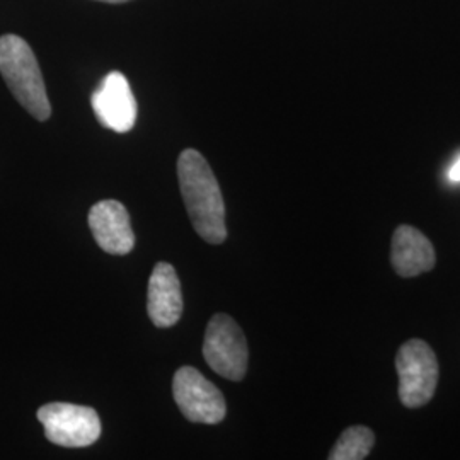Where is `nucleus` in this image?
I'll use <instances>...</instances> for the list:
<instances>
[{"mask_svg": "<svg viewBox=\"0 0 460 460\" xmlns=\"http://www.w3.org/2000/svg\"><path fill=\"white\" fill-rule=\"evenodd\" d=\"M38 420L51 444L81 448L96 444L101 435L98 412L70 402H49L38 410Z\"/></svg>", "mask_w": 460, "mask_h": 460, "instance_id": "obj_5", "label": "nucleus"}, {"mask_svg": "<svg viewBox=\"0 0 460 460\" xmlns=\"http://www.w3.org/2000/svg\"><path fill=\"white\" fill-rule=\"evenodd\" d=\"M99 2H108V4H123V2H128V0H99Z\"/></svg>", "mask_w": 460, "mask_h": 460, "instance_id": "obj_13", "label": "nucleus"}, {"mask_svg": "<svg viewBox=\"0 0 460 460\" xmlns=\"http://www.w3.org/2000/svg\"><path fill=\"white\" fill-rule=\"evenodd\" d=\"M448 181L460 182V157L452 164L448 171Z\"/></svg>", "mask_w": 460, "mask_h": 460, "instance_id": "obj_12", "label": "nucleus"}, {"mask_svg": "<svg viewBox=\"0 0 460 460\" xmlns=\"http://www.w3.org/2000/svg\"><path fill=\"white\" fill-rule=\"evenodd\" d=\"M203 357L208 367L222 377L239 382L246 377L247 341L243 329L227 314H217L205 332Z\"/></svg>", "mask_w": 460, "mask_h": 460, "instance_id": "obj_4", "label": "nucleus"}, {"mask_svg": "<svg viewBox=\"0 0 460 460\" xmlns=\"http://www.w3.org/2000/svg\"><path fill=\"white\" fill-rule=\"evenodd\" d=\"M89 227L98 246L110 254H128L135 246L130 215L116 199H102L91 208Z\"/></svg>", "mask_w": 460, "mask_h": 460, "instance_id": "obj_8", "label": "nucleus"}, {"mask_svg": "<svg viewBox=\"0 0 460 460\" xmlns=\"http://www.w3.org/2000/svg\"><path fill=\"white\" fill-rule=\"evenodd\" d=\"M391 261L399 277L412 279L431 271L437 263V256L425 234L411 226H399L393 235Z\"/></svg>", "mask_w": 460, "mask_h": 460, "instance_id": "obj_10", "label": "nucleus"}, {"mask_svg": "<svg viewBox=\"0 0 460 460\" xmlns=\"http://www.w3.org/2000/svg\"><path fill=\"white\" fill-rule=\"evenodd\" d=\"M172 394L184 418L191 423L217 425L226 418V397L193 367H182L176 372Z\"/></svg>", "mask_w": 460, "mask_h": 460, "instance_id": "obj_6", "label": "nucleus"}, {"mask_svg": "<svg viewBox=\"0 0 460 460\" xmlns=\"http://www.w3.org/2000/svg\"><path fill=\"white\" fill-rule=\"evenodd\" d=\"M178 178L198 235L208 244H222L227 239L226 205L212 167L198 150L186 148L178 161Z\"/></svg>", "mask_w": 460, "mask_h": 460, "instance_id": "obj_1", "label": "nucleus"}, {"mask_svg": "<svg viewBox=\"0 0 460 460\" xmlns=\"http://www.w3.org/2000/svg\"><path fill=\"white\" fill-rule=\"evenodd\" d=\"M0 74L17 102L36 118L51 116L49 94L31 47L16 34L0 36Z\"/></svg>", "mask_w": 460, "mask_h": 460, "instance_id": "obj_2", "label": "nucleus"}, {"mask_svg": "<svg viewBox=\"0 0 460 460\" xmlns=\"http://www.w3.org/2000/svg\"><path fill=\"white\" fill-rule=\"evenodd\" d=\"M91 104L99 123L113 132H130L137 121V101L121 72H110L94 91Z\"/></svg>", "mask_w": 460, "mask_h": 460, "instance_id": "obj_7", "label": "nucleus"}, {"mask_svg": "<svg viewBox=\"0 0 460 460\" xmlns=\"http://www.w3.org/2000/svg\"><path fill=\"white\" fill-rule=\"evenodd\" d=\"M376 444V435L370 428H346L332 447L329 460H362L368 457Z\"/></svg>", "mask_w": 460, "mask_h": 460, "instance_id": "obj_11", "label": "nucleus"}, {"mask_svg": "<svg viewBox=\"0 0 460 460\" xmlns=\"http://www.w3.org/2000/svg\"><path fill=\"white\" fill-rule=\"evenodd\" d=\"M147 311L155 328L174 326L182 313L181 283L174 266L157 263L148 279Z\"/></svg>", "mask_w": 460, "mask_h": 460, "instance_id": "obj_9", "label": "nucleus"}, {"mask_svg": "<svg viewBox=\"0 0 460 460\" xmlns=\"http://www.w3.org/2000/svg\"><path fill=\"white\" fill-rule=\"evenodd\" d=\"M399 376V399L406 408H421L435 395L438 384V362L428 343L410 340L395 357Z\"/></svg>", "mask_w": 460, "mask_h": 460, "instance_id": "obj_3", "label": "nucleus"}]
</instances>
